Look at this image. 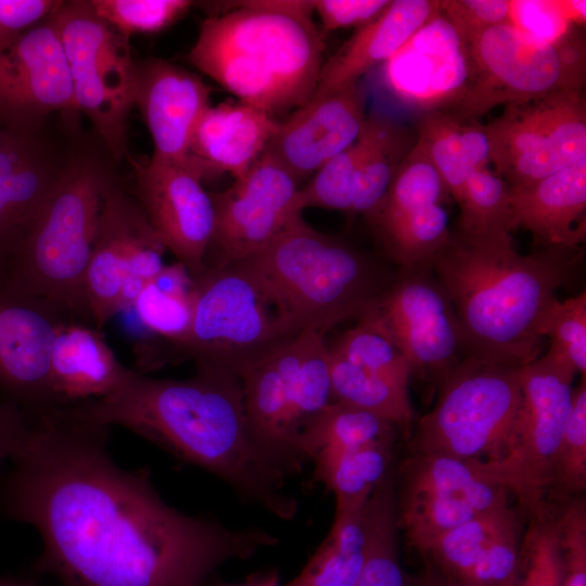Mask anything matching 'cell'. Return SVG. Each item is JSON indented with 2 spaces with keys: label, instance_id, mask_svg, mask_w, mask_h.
Segmentation results:
<instances>
[{
  "label": "cell",
  "instance_id": "15",
  "mask_svg": "<svg viewBox=\"0 0 586 586\" xmlns=\"http://www.w3.org/2000/svg\"><path fill=\"white\" fill-rule=\"evenodd\" d=\"M372 310L408 360L412 374L429 375L438 383L468 357L455 307L431 264L398 268Z\"/></svg>",
  "mask_w": 586,
  "mask_h": 586
},
{
  "label": "cell",
  "instance_id": "38",
  "mask_svg": "<svg viewBox=\"0 0 586 586\" xmlns=\"http://www.w3.org/2000/svg\"><path fill=\"white\" fill-rule=\"evenodd\" d=\"M396 425L367 410L332 402L302 432L309 462L320 451L343 450L378 442H395Z\"/></svg>",
  "mask_w": 586,
  "mask_h": 586
},
{
  "label": "cell",
  "instance_id": "39",
  "mask_svg": "<svg viewBox=\"0 0 586 586\" xmlns=\"http://www.w3.org/2000/svg\"><path fill=\"white\" fill-rule=\"evenodd\" d=\"M347 330L329 349L392 382L408 387L412 374L410 365L382 322L370 310Z\"/></svg>",
  "mask_w": 586,
  "mask_h": 586
},
{
  "label": "cell",
  "instance_id": "5",
  "mask_svg": "<svg viewBox=\"0 0 586 586\" xmlns=\"http://www.w3.org/2000/svg\"><path fill=\"white\" fill-rule=\"evenodd\" d=\"M235 265L275 295L303 331L321 335L375 308L396 276L368 252L317 231L302 214Z\"/></svg>",
  "mask_w": 586,
  "mask_h": 586
},
{
  "label": "cell",
  "instance_id": "20",
  "mask_svg": "<svg viewBox=\"0 0 586 586\" xmlns=\"http://www.w3.org/2000/svg\"><path fill=\"white\" fill-rule=\"evenodd\" d=\"M138 204L169 250L192 277L204 271L213 233L214 207L203 177L192 164L131 160Z\"/></svg>",
  "mask_w": 586,
  "mask_h": 586
},
{
  "label": "cell",
  "instance_id": "13",
  "mask_svg": "<svg viewBox=\"0 0 586 586\" xmlns=\"http://www.w3.org/2000/svg\"><path fill=\"white\" fill-rule=\"evenodd\" d=\"M510 496L479 462L443 454H408L395 476L398 530L421 555L446 532L509 505Z\"/></svg>",
  "mask_w": 586,
  "mask_h": 586
},
{
  "label": "cell",
  "instance_id": "50",
  "mask_svg": "<svg viewBox=\"0 0 586 586\" xmlns=\"http://www.w3.org/2000/svg\"><path fill=\"white\" fill-rule=\"evenodd\" d=\"M55 0H0V52L26 30L49 17L61 4Z\"/></svg>",
  "mask_w": 586,
  "mask_h": 586
},
{
  "label": "cell",
  "instance_id": "31",
  "mask_svg": "<svg viewBox=\"0 0 586 586\" xmlns=\"http://www.w3.org/2000/svg\"><path fill=\"white\" fill-rule=\"evenodd\" d=\"M417 140L457 203L469 176L491 163L485 125L472 124L446 112L422 113L417 122Z\"/></svg>",
  "mask_w": 586,
  "mask_h": 586
},
{
  "label": "cell",
  "instance_id": "55",
  "mask_svg": "<svg viewBox=\"0 0 586 586\" xmlns=\"http://www.w3.org/2000/svg\"><path fill=\"white\" fill-rule=\"evenodd\" d=\"M413 586H467L464 584L453 581L445 575L441 574L434 568L425 563V570L423 574L415 579Z\"/></svg>",
  "mask_w": 586,
  "mask_h": 586
},
{
  "label": "cell",
  "instance_id": "57",
  "mask_svg": "<svg viewBox=\"0 0 586 586\" xmlns=\"http://www.w3.org/2000/svg\"><path fill=\"white\" fill-rule=\"evenodd\" d=\"M13 131H10L0 126V148L7 142Z\"/></svg>",
  "mask_w": 586,
  "mask_h": 586
},
{
  "label": "cell",
  "instance_id": "45",
  "mask_svg": "<svg viewBox=\"0 0 586 586\" xmlns=\"http://www.w3.org/2000/svg\"><path fill=\"white\" fill-rule=\"evenodd\" d=\"M94 13L129 39L135 34L160 31L180 18L189 0H90Z\"/></svg>",
  "mask_w": 586,
  "mask_h": 586
},
{
  "label": "cell",
  "instance_id": "28",
  "mask_svg": "<svg viewBox=\"0 0 586 586\" xmlns=\"http://www.w3.org/2000/svg\"><path fill=\"white\" fill-rule=\"evenodd\" d=\"M141 207L116 180L107 189L85 277L89 321L101 329L120 313L119 297L127 262L140 222Z\"/></svg>",
  "mask_w": 586,
  "mask_h": 586
},
{
  "label": "cell",
  "instance_id": "41",
  "mask_svg": "<svg viewBox=\"0 0 586 586\" xmlns=\"http://www.w3.org/2000/svg\"><path fill=\"white\" fill-rule=\"evenodd\" d=\"M559 538L550 502L528 513L510 586H561Z\"/></svg>",
  "mask_w": 586,
  "mask_h": 586
},
{
  "label": "cell",
  "instance_id": "34",
  "mask_svg": "<svg viewBox=\"0 0 586 586\" xmlns=\"http://www.w3.org/2000/svg\"><path fill=\"white\" fill-rule=\"evenodd\" d=\"M193 306V277L177 262L163 267L141 291L131 308L143 328L166 343L174 354L189 333Z\"/></svg>",
  "mask_w": 586,
  "mask_h": 586
},
{
  "label": "cell",
  "instance_id": "7",
  "mask_svg": "<svg viewBox=\"0 0 586 586\" xmlns=\"http://www.w3.org/2000/svg\"><path fill=\"white\" fill-rule=\"evenodd\" d=\"M193 318L174 360L237 377L303 330L283 304L239 265L193 277Z\"/></svg>",
  "mask_w": 586,
  "mask_h": 586
},
{
  "label": "cell",
  "instance_id": "23",
  "mask_svg": "<svg viewBox=\"0 0 586 586\" xmlns=\"http://www.w3.org/2000/svg\"><path fill=\"white\" fill-rule=\"evenodd\" d=\"M367 116L359 84L337 92L310 98L279 127L265 152L280 163L300 184L353 144Z\"/></svg>",
  "mask_w": 586,
  "mask_h": 586
},
{
  "label": "cell",
  "instance_id": "18",
  "mask_svg": "<svg viewBox=\"0 0 586 586\" xmlns=\"http://www.w3.org/2000/svg\"><path fill=\"white\" fill-rule=\"evenodd\" d=\"M54 112L75 116L78 111L60 35L49 16L0 52V126L39 132Z\"/></svg>",
  "mask_w": 586,
  "mask_h": 586
},
{
  "label": "cell",
  "instance_id": "14",
  "mask_svg": "<svg viewBox=\"0 0 586 586\" xmlns=\"http://www.w3.org/2000/svg\"><path fill=\"white\" fill-rule=\"evenodd\" d=\"M485 128L491 163L508 187L532 183L586 157V101L582 90L508 104Z\"/></svg>",
  "mask_w": 586,
  "mask_h": 586
},
{
  "label": "cell",
  "instance_id": "4",
  "mask_svg": "<svg viewBox=\"0 0 586 586\" xmlns=\"http://www.w3.org/2000/svg\"><path fill=\"white\" fill-rule=\"evenodd\" d=\"M229 8L202 23L189 62L271 115L307 102L324 51L313 1H240Z\"/></svg>",
  "mask_w": 586,
  "mask_h": 586
},
{
  "label": "cell",
  "instance_id": "26",
  "mask_svg": "<svg viewBox=\"0 0 586 586\" xmlns=\"http://www.w3.org/2000/svg\"><path fill=\"white\" fill-rule=\"evenodd\" d=\"M509 229L544 247L577 249L586 237V157L532 183L508 187Z\"/></svg>",
  "mask_w": 586,
  "mask_h": 586
},
{
  "label": "cell",
  "instance_id": "2",
  "mask_svg": "<svg viewBox=\"0 0 586 586\" xmlns=\"http://www.w3.org/2000/svg\"><path fill=\"white\" fill-rule=\"evenodd\" d=\"M76 415L122 426L178 460L221 480L242 502L292 520L297 499L286 491L289 468L252 434L235 374L196 367L188 379H154L132 370L115 393L68 405Z\"/></svg>",
  "mask_w": 586,
  "mask_h": 586
},
{
  "label": "cell",
  "instance_id": "53",
  "mask_svg": "<svg viewBox=\"0 0 586 586\" xmlns=\"http://www.w3.org/2000/svg\"><path fill=\"white\" fill-rule=\"evenodd\" d=\"M207 586H281L280 576L276 569H268L251 574L239 584L214 582Z\"/></svg>",
  "mask_w": 586,
  "mask_h": 586
},
{
  "label": "cell",
  "instance_id": "9",
  "mask_svg": "<svg viewBox=\"0 0 586 586\" xmlns=\"http://www.w3.org/2000/svg\"><path fill=\"white\" fill-rule=\"evenodd\" d=\"M254 437L296 475L309 462L306 424L332 403L328 346L304 330L240 374Z\"/></svg>",
  "mask_w": 586,
  "mask_h": 586
},
{
  "label": "cell",
  "instance_id": "52",
  "mask_svg": "<svg viewBox=\"0 0 586 586\" xmlns=\"http://www.w3.org/2000/svg\"><path fill=\"white\" fill-rule=\"evenodd\" d=\"M30 418L17 406L0 399V469L11 460L29 428Z\"/></svg>",
  "mask_w": 586,
  "mask_h": 586
},
{
  "label": "cell",
  "instance_id": "16",
  "mask_svg": "<svg viewBox=\"0 0 586 586\" xmlns=\"http://www.w3.org/2000/svg\"><path fill=\"white\" fill-rule=\"evenodd\" d=\"M300 184L272 156L264 154L225 191L211 193L213 233L205 268L233 265L266 246L297 214Z\"/></svg>",
  "mask_w": 586,
  "mask_h": 586
},
{
  "label": "cell",
  "instance_id": "10",
  "mask_svg": "<svg viewBox=\"0 0 586 586\" xmlns=\"http://www.w3.org/2000/svg\"><path fill=\"white\" fill-rule=\"evenodd\" d=\"M577 28L553 42L534 39L509 23L473 37L467 42L471 85L453 115L472 120L501 104L523 103L560 91H583L586 50Z\"/></svg>",
  "mask_w": 586,
  "mask_h": 586
},
{
  "label": "cell",
  "instance_id": "35",
  "mask_svg": "<svg viewBox=\"0 0 586 586\" xmlns=\"http://www.w3.org/2000/svg\"><path fill=\"white\" fill-rule=\"evenodd\" d=\"M365 518L366 559L356 586H413L399 561L393 473L369 497Z\"/></svg>",
  "mask_w": 586,
  "mask_h": 586
},
{
  "label": "cell",
  "instance_id": "33",
  "mask_svg": "<svg viewBox=\"0 0 586 586\" xmlns=\"http://www.w3.org/2000/svg\"><path fill=\"white\" fill-rule=\"evenodd\" d=\"M365 507L335 510L326 538L300 574L281 586H356L366 559Z\"/></svg>",
  "mask_w": 586,
  "mask_h": 586
},
{
  "label": "cell",
  "instance_id": "6",
  "mask_svg": "<svg viewBox=\"0 0 586 586\" xmlns=\"http://www.w3.org/2000/svg\"><path fill=\"white\" fill-rule=\"evenodd\" d=\"M115 181L90 155H71L0 283L44 297L74 320H89L85 277L105 193Z\"/></svg>",
  "mask_w": 586,
  "mask_h": 586
},
{
  "label": "cell",
  "instance_id": "17",
  "mask_svg": "<svg viewBox=\"0 0 586 586\" xmlns=\"http://www.w3.org/2000/svg\"><path fill=\"white\" fill-rule=\"evenodd\" d=\"M71 317L55 303L0 283V395L29 418L60 407L51 355Z\"/></svg>",
  "mask_w": 586,
  "mask_h": 586
},
{
  "label": "cell",
  "instance_id": "37",
  "mask_svg": "<svg viewBox=\"0 0 586 586\" xmlns=\"http://www.w3.org/2000/svg\"><path fill=\"white\" fill-rule=\"evenodd\" d=\"M370 140L360 163L351 213L368 217L384 199L404 158L416 143L403 127L368 117Z\"/></svg>",
  "mask_w": 586,
  "mask_h": 586
},
{
  "label": "cell",
  "instance_id": "36",
  "mask_svg": "<svg viewBox=\"0 0 586 586\" xmlns=\"http://www.w3.org/2000/svg\"><path fill=\"white\" fill-rule=\"evenodd\" d=\"M328 358L332 402L367 410L409 432L413 410L408 387L348 361L329 347Z\"/></svg>",
  "mask_w": 586,
  "mask_h": 586
},
{
  "label": "cell",
  "instance_id": "42",
  "mask_svg": "<svg viewBox=\"0 0 586 586\" xmlns=\"http://www.w3.org/2000/svg\"><path fill=\"white\" fill-rule=\"evenodd\" d=\"M586 491V384L583 378L573 391L570 415L559 443L547 501L559 502L585 496Z\"/></svg>",
  "mask_w": 586,
  "mask_h": 586
},
{
  "label": "cell",
  "instance_id": "25",
  "mask_svg": "<svg viewBox=\"0 0 586 586\" xmlns=\"http://www.w3.org/2000/svg\"><path fill=\"white\" fill-rule=\"evenodd\" d=\"M67 158H62L39 132H13L0 148V275Z\"/></svg>",
  "mask_w": 586,
  "mask_h": 586
},
{
  "label": "cell",
  "instance_id": "12",
  "mask_svg": "<svg viewBox=\"0 0 586 586\" xmlns=\"http://www.w3.org/2000/svg\"><path fill=\"white\" fill-rule=\"evenodd\" d=\"M575 370L547 352L520 369L521 400L502 457L483 471L527 514L547 501L552 466L573 398Z\"/></svg>",
  "mask_w": 586,
  "mask_h": 586
},
{
  "label": "cell",
  "instance_id": "21",
  "mask_svg": "<svg viewBox=\"0 0 586 586\" xmlns=\"http://www.w3.org/2000/svg\"><path fill=\"white\" fill-rule=\"evenodd\" d=\"M383 65L387 88L422 113L454 114L472 80L468 46L438 7Z\"/></svg>",
  "mask_w": 586,
  "mask_h": 586
},
{
  "label": "cell",
  "instance_id": "30",
  "mask_svg": "<svg viewBox=\"0 0 586 586\" xmlns=\"http://www.w3.org/2000/svg\"><path fill=\"white\" fill-rule=\"evenodd\" d=\"M132 370L119 362L99 329L75 320L60 329L51 355V381L60 406L106 397Z\"/></svg>",
  "mask_w": 586,
  "mask_h": 586
},
{
  "label": "cell",
  "instance_id": "43",
  "mask_svg": "<svg viewBox=\"0 0 586 586\" xmlns=\"http://www.w3.org/2000/svg\"><path fill=\"white\" fill-rule=\"evenodd\" d=\"M458 231L469 235L510 232L508 184L488 167L474 170L458 202Z\"/></svg>",
  "mask_w": 586,
  "mask_h": 586
},
{
  "label": "cell",
  "instance_id": "47",
  "mask_svg": "<svg viewBox=\"0 0 586 586\" xmlns=\"http://www.w3.org/2000/svg\"><path fill=\"white\" fill-rule=\"evenodd\" d=\"M166 246L146 217L140 222L127 262L119 309L131 308L141 291L160 273Z\"/></svg>",
  "mask_w": 586,
  "mask_h": 586
},
{
  "label": "cell",
  "instance_id": "11",
  "mask_svg": "<svg viewBox=\"0 0 586 586\" xmlns=\"http://www.w3.org/2000/svg\"><path fill=\"white\" fill-rule=\"evenodd\" d=\"M50 17L67 61L76 110L118 161L135 105L136 62L128 39L100 18L89 1H62Z\"/></svg>",
  "mask_w": 586,
  "mask_h": 586
},
{
  "label": "cell",
  "instance_id": "51",
  "mask_svg": "<svg viewBox=\"0 0 586 586\" xmlns=\"http://www.w3.org/2000/svg\"><path fill=\"white\" fill-rule=\"evenodd\" d=\"M390 0H316L314 11L321 20L322 35L336 29L368 24L390 4Z\"/></svg>",
  "mask_w": 586,
  "mask_h": 586
},
{
  "label": "cell",
  "instance_id": "32",
  "mask_svg": "<svg viewBox=\"0 0 586 586\" xmlns=\"http://www.w3.org/2000/svg\"><path fill=\"white\" fill-rule=\"evenodd\" d=\"M395 442H378L311 458L314 480L333 493L335 510L362 507L393 473Z\"/></svg>",
  "mask_w": 586,
  "mask_h": 586
},
{
  "label": "cell",
  "instance_id": "48",
  "mask_svg": "<svg viewBox=\"0 0 586 586\" xmlns=\"http://www.w3.org/2000/svg\"><path fill=\"white\" fill-rule=\"evenodd\" d=\"M438 9L466 43L509 18L506 0H445L438 1Z\"/></svg>",
  "mask_w": 586,
  "mask_h": 586
},
{
  "label": "cell",
  "instance_id": "46",
  "mask_svg": "<svg viewBox=\"0 0 586 586\" xmlns=\"http://www.w3.org/2000/svg\"><path fill=\"white\" fill-rule=\"evenodd\" d=\"M550 504L558 530L561 586H586L585 496Z\"/></svg>",
  "mask_w": 586,
  "mask_h": 586
},
{
  "label": "cell",
  "instance_id": "22",
  "mask_svg": "<svg viewBox=\"0 0 586 586\" xmlns=\"http://www.w3.org/2000/svg\"><path fill=\"white\" fill-rule=\"evenodd\" d=\"M510 504L446 532L421 556L446 577L467 586H510L527 522Z\"/></svg>",
  "mask_w": 586,
  "mask_h": 586
},
{
  "label": "cell",
  "instance_id": "54",
  "mask_svg": "<svg viewBox=\"0 0 586 586\" xmlns=\"http://www.w3.org/2000/svg\"><path fill=\"white\" fill-rule=\"evenodd\" d=\"M559 10L564 20L576 27H581L586 21L585 0H559Z\"/></svg>",
  "mask_w": 586,
  "mask_h": 586
},
{
  "label": "cell",
  "instance_id": "29",
  "mask_svg": "<svg viewBox=\"0 0 586 586\" xmlns=\"http://www.w3.org/2000/svg\"><path fill=\"white\" fill-rule=\"evenodd\" d=\"M438 1L393 0L356 33L321 67L311 98L343 90L391 59L434 14Z\"/></svg>",
  "mask_w": 586,
  "mask_h": 586
},
{
  "label": "cell",
  "instance_id": "1",
  "mask_svg": "<svg viewBox=\"0 0 586 586\" xmlns=\"http://www.w3.org/2000/svg\"><path fill=\"white\" fill-rule=\"evenodd\" d=\"M109 436L68 406L30 418L0 481V514L40 535L38 573L61 586H207L227 562L279 543L170 506L148 469L115 463Z\"/></svg>",
  "mask_w": 586,
  "mask_h": 586
},
{
  "label": "cell",
  "instance_id": "8",
  "mask_svg": "<svg viewBox=\"0 0 586 586\" xmlns=\"http://www.w3.org/2000/svg\"><path fill=\"white\" fill-rule=\"evenodd\" d=\"M520 369L466 357L438 381L433 409L419 419L408 454H443L491 464L507 447L521 400Z\"/></svg>",
  "mask_w": 586,
  "mask_h": 586
},
{
  "label": "cell",
  "instance_id": "3",
  "mask_svg": "<svg viewBox=\"0 0 586 586\" xmlns=\"http://www.w3.org/2000/svg\"><path fill=\"white\" fill-rule=\"evenodd\" d=\"M581 257V247L520 254L505 231L451 232L431 266L453 302L468 357L514 367L539 358V319Z\"/></svg>",
  "mask_w": 586,
  "mask_h": 586
},
{
  "label": "cell",
  "instance_id": "56",
  "mask_svg": "<svg viewBox=\"0 0 586 586\" xmlns=\"http://www.w3.org/2000/svg\"><path fill=\"white\" fill-rule=\"evenodd\" d=\"M0 586H37L26 581L12 577H0Z\"/></svg>",
  "mask_w": 586,
  "mask_h": 586
},
{
  "label": "cell",
  "instance_id": "19",
  "mask_svg": "<svg viewBox=\"0 0 586 586\" xmlns=\"http://www.w3.org/2000/svg\"><path fill=\"white\" fill-rule=\"evenodd\" d=\"M447 194L430 164L410 161L399 167L382 202L366 217L386 257L398 268L431 264L449 239L442 204Z\"/></svg>",
  "mask_w": 586,
  "mask_h": 586
},
{
  "label": "cell",
  "instance_id": "49",
  "mask_svg": "<svg viewBox=\"0 0 586 586\" xmlns=\"http://www.w3.org/2000/svg\"><path fill=\"white\" fill-rule=\"evenodd\" d=\"M508 23L523 34L545 42L564 37L572 28L557 1H509Z\"/></svg>",
  "mask_w": 586,
  "mask_h": 586
},
{
  "label": "cell",
  "instance_id": "40",
  "mask_svg": "<svg viewBox=\"0 0 586 586\" xmlns=\"http://www.w3.org/2000/svg\"><path fill=\"white\" fill-rule=\"evenodd\" d=\"M369 140L370 125L367 117L358 139L320 166L305 184L300 187L295 198L296 211L322 207L351 213L358 169Z\"/></svg>",
  "mask_w": 586,
  "mask_h": 586
},
{
  "label": "cell",
  "instance_id": "44",
  "mask_svg": "<svg viewBox=\"0 0 586 586\" xmlns=\"http://www.w3.org/2000/svg\"><path fill=\"white\" fill-rule=\"evenodd\" d=\"M540 336L551 341L548 352L585 378L586 373V293L561 302L553 301L537 326Z\"/></svg>",
  "mask_w": 586,
  "mask_h": 586
},
{
  "label": "cell",
  "instance_id": "27",
  "mask_svg": "<svg viewBox=\"0 0 586 586\" xmlns=\"http://www.w3.org/2000/svg\"><path fill=\"white\" fill-rule=\"evenodd\" d=\"M279 124L273 115L243 102L209 106L194 130L190 162L203 179L219 173L238 179L264 154Z\"/></svg>",
  "mask_w": 586,
  "mask_h": 586
},
{
  "label": "cell",
  "instance_id": "24",
  "mask_svg": "<svg viewBox=\"0 0 586 586\" xmlns=\"http://www.w3.org/2000/svg\"><path fill=\"white\" fill-rule=\"evenodd\" d=\"M135 105L153 140L151 160L191 164L194 130L211 106V88L203 79L160 58L136 62Z\"/></svg>",
  "mask_w": 586,
  "mask_h": 586
}]
</instances>
